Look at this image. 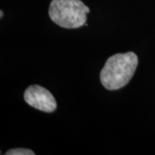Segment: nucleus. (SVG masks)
<instances>
[{"label":"nucleus","mask_w":155,"mask_h":155,"mask_svg":"<svg viewBox=\"0 0 155 155\" xmlns=\"http://www.w3.org/2000/svg\"><path fill=\"white\" fill-rule=\"evenodd\" d=\"M138 61V56L134 52L111 55L100 72L103 86L109 91H116L127 85L136 71Z\"/></svg>","instance_id":"1"},{"label":"nucleus","mask_w":155,"mask_h":155,"mask_svg":"<svg viewBox=\"0 0 155 155\" xmlns=\"http://www.w3.org/2000/svg\"><path fill=\"white\" fill-rule=\"evenodd\" d=\"M90 9L81 0H52L48 15L61 28H78L85 25Z\"/></svg>","instance_id":"2"},{"label":"nucleus","mask_w":155,"mask_h":155,"mask_svg":"<svg viewBox=\"0 0 155 155\" xmlns=\"http://www.w3.org/2000/svg\"><path fill=\"white\" fill-rule=\"evenodd\" d=\"M23 98L29 106L46 113H52L57 108V102L53 94L38 84L28 86L24 91Z\"/></svg>","instance_id":"3"},{"label":"nucleus","mask_w":155,"mask_h":155,"mask_svg":"<svg viewBox=\"0 0 155 155\" xmlns=\"http://www.w3.org/2000/svg\"><path fill=\"white\" fill-rule=\"evenodd\" d=\"M32 150L27 149V148H13V149L8 150L5 153V155H34Z\"/></svg>","instance_id":"4"},{"label":"nucleus","mask_w":155,"mask_h":155,"mask_svg":"<svg viewBox=\"0 0 155 155\" xmlns=\"http://www.w3.org/2000/svg\"><path fill=\"white\" fill-rule=\"evenodd\" d=\"M3 16H4V12H3V11H0V17L2 18L3 17Z\"/></svg>","instance_id":"5"}]
</instances>
